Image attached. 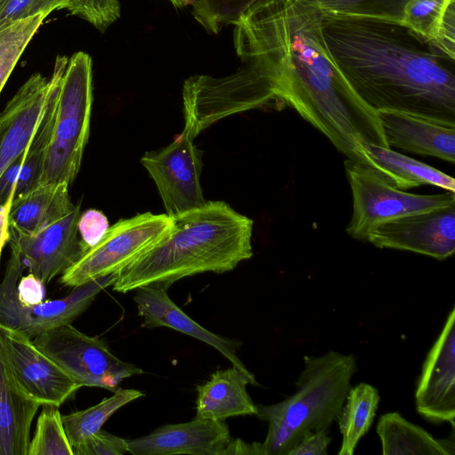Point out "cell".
I'll list each match as a JSON object with an SVG mask.
<instances>
[{"label": "cell", "mask_w": 455, "mask_h": 455, "mask_svg": "<svg viewBox=\"0 0 455 455\" xmlns=\"http://www.w3.org/2000/svg\"><path fill=\"white\" fill-rule=\"evenodd\" d=\"M315 0H257L234 24V47L293 108L347 159L360 144L389 148L377 112L349 85L323 32Z\"/></svg>", "instance_id": "cell-1"}, {"label": "cell", "mask_w": 455, "mask_h": 455, "mask_svg": "<svg viewBox=\"0 0 455 455\" xmlns=\"http://www.w3.org/2000/svg\"><path fill=\"white\" fill-rule=\"evenodd\" d=\"M342 75L374 111H401L455 126V60L402 24L323 15Z\"/></svg>", "instance_id": "cell-2"}, {"label": "cell", "mask_w": 455, "mask_h": 455, "mask_svg": "<svg viewBox=\"0 0 455 455\" xmlns=\"http://www.w3.org/2000/svg\"><path fill=\"white\" fill-rule=\"evenodd\" d=\"M172 228L154 247L116 273L113 289L167 288L205 272L224 273L252 257L253 221L222 201L172 218Z\"/></svg>", "instance_id": "cell-3"}, {"label": "cell", "mask_w": 455, "mask_h": 455, "mask_svg": "<svg viewBox=\"0 0 455 455\" xmlns=\"http://www.w3.org/2000/svg\"><path fill=\"white\" fill-rule=\"evenodd\" d=\"M303 359L295 393L277 403L257 406V416L268 424L263 455H287L308 435L329 432L342 409L356 371L355 355L331 350Z\"/></svg>", "instance_id": "cell-4"}, {"label": "cell", "mask_w": 455, "mask_h": 455, "mask_svg": "<svg viewBox=\"0 0 455 455\" xmlns=\"http://www.w3.org/2000/svg\"><path fill=\"white\" fill-rule=\"evenodd\" d=\"M92 63L86 52L68 60L61 77L52 138L40 184L71 185L80 170L90 133Z\"/></svg>", "instance_id": "cell-5"}, {"label": "cell", "mask_w": 455, "mask_h": 455, "mask_svg": "<svg viewBox=\"0 0 455 455\" xmlns=\"http://www.w3.org/2000/svg\"><path fill=\"white\" fill-rule=\"evenodd\" d=\"M182 100L183 131L194 139L225 117L276 101L269 83L246 63L224 76L188 77L183 84Z\"/></svg>", "instance_id": "cell-6"}, {"label": "cell", "mask_w": 455, "mask_h": 455, "mask_svg": "<svg viewBox=\"0 0 455 455\" xmlns=\"http://www.w3.org/2000/svg\"><path fill=\"white\" fill-rule=\"evenodd\" d=\"M344 166L353 200L352 217L346 232L354 239L366 241L372 228L389 220L455 206L454 192L411 194L395 188L387 178L362 162L347 159Z\"/></svg>", "instance_id": "cell-7"}, {"label": "cell", "mask_w": 455, "mask_h": 455, "mask_svg": "<svg viewBox=\"0 0 455 455\" xmlns=\"http://www.w3.org/2000/svg\"><path fill=\"white\" fill-rule=\"evenodd\" d=\"M172 218L145 212L121 220L108 228L101 240L87 249L60 278L76 287L95 278L116 274L163 240L172 228Z\"/></svg>", "instance_id": "cell-8"}, {"label": "cell", "mask_w": 455, "mask_h": 455, "mask_svg": "<svg viewBox=\"0 0 455 455\" xmlns=\"http://www.w3.org/2000/svg\"><path fill=\"white\" fill-rule=\"evenodd\" d=\"M10 249V258L0 283V323L23 331L31 339L71 323L89 307L102 290L113 285L116 280V274L100 276L74 287L62 299L24 306L17 298L16 286L25 267L18 251L11 245Z\"/></svg>", "instance_id": "cell-9"}, {"label": "cell", "mask_w": 455, "mask_h": 455, "mask_svg": "<svg viewBox=\"0 0 455 455\" xmlns=\"http://www.w3.org/2000/svg\"><path fill=\"white\" fill-rule=\"evenodd\" d=\"M33 340L81 387L115 392L124 379L143 373L140 368L116 357L103 339L88 336L71 323L49 330Z\"/></svg>", "instance_id": "cell-10"}, {"label": "cell", "mask_w": 455, "mask_h": 455, "mask_svg": "<svg viewBox=\"0 0 455 455\" xmlns=\"http://www.w3.org/2000/svg\"><path fill=\"white\" fill-rule=\"evenodd\" d=\"M187 132L168 146L147 152L141 164L155 181L166 214L172 218L205 204L200 184L203 152Z\"/></svg>", "instance_id": "cell-11"}, {"label": "cell", "mask_w": 455, "mask_h": 455, "mask_svg": "<svg viewBox=\"0 0 455 455\" xmlns=\"http://www.w3.org/2000/svg\"><path fill=\"white\" fill-rule=\"evenodd\" d=\"M0 350L20 387L43 406L60 407L81 388L33 339L1 323Z\"/></svg>", "instance_id": "cell-12"}, {"label": "cell", "mask_w": 455, "mask_h": 455, "mask_svg": "<svg viewBox=\"0 0 455 455\" xmlns=\"http://www.w3.org/2000/svg\"><path fill=\"white\" fill-rule=\"evenodd\" d=\"M366 241L378 248L407 251L443 260L455 251V206L384 221L371 229Z\"/></svg>", "instance_id": "cell-13"}, {"label": "cell", "mask_w": 455, "mask_h": 455, "mask_svg": "<svg viewBox=\"0 0 455 455\" xmlns=\"http://www.w3.org/2000/svg\"><path fill=\"white\" fill-rule=\"evenodd\" d=\"M80 214L77 204L63 218L36 233L24 235L10 229L9 245L18 251L25 269L44 284L71 267L85 251L78 237Z\"/></svg>", "instance_id": "cell-14"}, {"label": "cell", "mask_w": 455, "mask_h": 455, "mask_svg": "<svg viewBox=\"0 0 455 455\" xmlns=\"http://www.w3.org/2000/svg\"><path fill=\"white\" fill-rule=\"evenodd\" d=\"M455 308L428 351L415 390L416 410L432 423L455 419Z\"/></svg>", "instance_id": "cell-15"}, {"label": "cell", "mask_w": 455, "mask_h": 455, "mask_svg": "<svg viewBox=\"0 0 455 455\" xmlns=\"http://www.w3.org/2000/svg\"><path fill=\"white\" fill-rule=\"evenodd\" d=\"M232 441L224 420L196 417L186 423L165 425L148 435L127 440L132 455H222Z\"/></svg>", "instance_id": "cell-16"}, {"label": "cell", "mask_w": 455, "mask_h": 455, "mask_svg": "<svg viewBox=\"0 0 455 455\" xmlns=\"http://www.w3.org/2000/svg\"><path fill=\"white\" fill-rule=\"evenodd\" d=\"M50 79L33 74L0 113V175L28 148L44 114Z\"/></svg>", "instance_id": "cell-17"}, {"label": "cell", "mask_w": 455, "mask_h": 455, "mask_svg": "<svg viewBox=\"0 0 455 455\" xmlns=\"http://www.w3.org/2000/svg\"><path fill=\"white\" fill-rule=\"evenodd\" d=\"M135 291H137L133 299L138 314L143 318V327H169L197 339L220 352L233 366L246 375L254 377L236 354L242 344L240 341L214 334L198 324L170 299L164 288L146 285Z\"/></svg>", "instance_id": "cell-18"}, {"label": "cell", "mask_w": 455, "mask_h": 455, "mask_svg": "<svg viewBox=\"0 0 455 455\" xmlns=\"http://www.w3.org/2000/svg\"><path fill=\"white\" fill-rule=\"evenodd\" d=\"M386 140L391 147L455 161V126L401 111H377Z\"/></svg>", "instance_id": "cell-19"}, {"label": "cell", "mask_w": 455, "mask_h": 455, "mask_svg": "<svg viewBox=\"0 0 455 455\" xmlns=\"http://www.w3.org/2000/svg\"><path fill=\"white\" fill-rule=\"evenodd\" d=\"M40 406L20 387L0 350V455H28L31 425Z\"/></svg>", "instance_id": "cell-20"}, {"label": "cell", "mask_w": 455, "mask_h": 455, "mask_svg": "<svg viewBox=\"0 0 455 455\" xmlns=\"http://www.w3.org/2000/svg\"><path fill=\"white\" fill-rule=\"evenodd\" d=\"M248 384L259 385L255 377L235 366L216 371L207 382L196 387V417L225 420L234 416L257 415V405L246 389Z\"/></svg>", "instance_id": "cell-21"}, {"label": "cell", "mask_w": 455, "mask_h": 455, "mask_svg": "<svg viewBox=\"0 0 455 455\" xmlns=\"http://www.w3.org/2000/svg\"><path fill=\"white\" fill-rule=\"evenodd\" d=\"M359 162L371 167L402 190L432 185L455 192V180L451 176L390 148L360 144Z\"/></svg>", "instance_id": "cell-22"}, {"label": "cell", "mask_w": 455, "mask_h": 455, "mask_svg": "<svg viewBox=\"0 0 455 455\" xmlns=\"http://www.w3.org/2000/svg\"><path fill=\"white\" fill-rule=\"evenodd\" d=\"M68 188L66 183L40 184L14 196L8 212L10 229L30 235L63 218L75 207Z\"/></svg>", "instance_id": "cell-23"}, {"label": "cell", "mask_w": 455, "mask_h": 455, "mask_svg": "<svg viewBox=\"0 0 455 455\" xmlns=\"http://www.w3.org/2000/svg\"><path fill=\"white\" fill-rule=\"evenodd\" d=\"M68 61V60L65 56L56 58L53 73L50 78L47 103L38 127L25 150L14 196L26 193L40 185L55 120L60 84Z\"/></svg>", "instance_id": "cell-24"}, {"label": "cell", "mask_w": 455, "mask_h": 455, "mask_svg": "<svg viewBox=\"0 0 455 455\" xmlns=\"http://www.w3.org/2000/svg\"><path fill=\"white\" fill-rule=\"evenodd\" d=\"M376 432L383 455H453L454 443L439 440L421 427L404 419L398 412L379 417Z\"/></svg>", "instance_id": "cell-25"}, {"label": "cell", "mask_w": 455, "mask_h": 455, "mask_svg": "<svg viewBox=\"0 0 455 455\" xmlns=\"http://www.w3.org/2000/svg\"><path fill=\"white\" fill-rule=\"evenodd\" d=\"M379 390L368 384L359 383L350 387L338 423L342 436L339 455H352L360 439L371 428L379 407Z\"/></svg>", "instance_id": "cell-26"}, {"label": "cell", "mask_w": 455, "mask_h": 455, "mask_svg": "<svg viewBox=\"0 0 455 455\" xmlns=\"http://www.w3.org/2000/svg\"><path fill=\"white\" fill-rule=\"evenodd\" d=\"M142 396L144 394L137 389L117 388L112 396L96 405L63 415V426L71 446L95 434L120 408Z\"/></svg>", "instance_id": "cell-27"}, {"label": "cell", "mask_w": 455, "mask_h": 455, "mask_svg": "<svg viewBox=\"0 0 455 455\" xmlns=\"http://www.w3.org/2000/svg\"><path fill=\"white\" fill-rule=\"evenodd\" d=\"M323 15L402 24L407 0H315Z\"/></svg>", "instance_id": "cell-28"}, {"label": "cell", "mask_w": 455, "mask_h": 455, "mask_svg": "<svg viewBox=\"0 0 455 455\" xmlns=\"http://www.w3.org/2000/svg\"><path fill=\"white\" fill-rule=\"evenodd\" d=\"M44 18L38 14L0 28V92Z\"/></svg>", "instance_id": "cell-29"}, {"label": "cell", "mask_w": 455, "mask_h": 455, "mask_svg": "<svg viewBox=\"0 0 455 455\" xmlns=\"http://www.w3.org/2000/svg\"><path fill=\"white\" fill-rule=\"evenodd\" d=\"M28 455H74L57 406H44L30 438Z\"/></svg>", "instance_id": "cell-30"}, {"label": "cell", "mask_w": 455, "mask_h": 455, "mask_svg": "<svg viewBox=\"0 0 455 455\" xmlns=\"http://www.w3.org/2000/svg\"><path fill=\"white\" fill-rule=\"evenodd\" d=\"M455 0H407L402 25L431 44L436 38L445 13Z\"/></svg>", "instance_id": "cell-31"}, {"label": "cell", "mask_w": 455, "mask_h": 455, "mask_svg": "<svg viewBox=\"0 0 455 455\" xmlns=\"http://www.w3.org/2000/svg\"><path fill=\"white\" fill-rule=\"evenodd\" d=\"M257 0H191L192 14L211 35L234 25Z\"/></svg>", "instance_id": "cell-32"}, {"label": "cell", "mask_w": 455, "mask_h": 455, "mask_svg": "<svg viewBox=\"0 0 455 455\" xmlns=\"http://www.w3.org/2000/svg\"><path fill=\"white\" fill-rule=\"evenodd\" d=\"M75 0H7L0 9V28L20 20L68 9Z\"/></svg>", "instance_id": "cell-33"}, {"label": "cell", "mask_w": 455, "mask_h": 455, "mask_svg": "<svg viewBox=\"0 0 455 455\" xmlns=\"http://www.w3.org/2000/svg\"><path fill=\"white\" fill-rule=\"evenodd\" d=\"M74 455H124L127 440L100 429L84 441L72 446Z\"/></svg>", "instance_id": "cell-34"}, {"label": "cell", "mask_w": 455, "mask_h": 455, "mask_svg": "<svg viewBox=\"0 0 455 455\" xmlns=\"http://www.w3.org/2000/svg\"><path fill=\"white\" fill-rule=\"evenodd\" d=\"M109 228L106 215L95 209L80 214L77 229L85 251L98 243Z\"/></svg>", "instance_id": "cell-35"}, {"label": "cell", "mask_w": 455, "mask_h": 455, "mask_svg": "<svg viewBox=\"0 0 455 455\" xmlns=\"http://www.w3.org/2000/svg\"><path fill=\"white\" fill-rule=\"evenodd\" d=\"M44 285L30 273L27 275H22L16 286L19 301L24 306H33L43 302L45 295Z\"/></svg>", "instance_id": "cell-36"}, {"label": "cell", "mask_w": 455, "mask_h": 455, "mask_svg": "<svg viewBox=\"0 0 455 455\" xmlns=\"http://www.w3.org/2000/svg\"><path fill=\"white\" fill-rule=\"evenodd\" d=\"M25 152L16 157L0 175V206L10 204L15 194Z\"/></svg>", "instance_id": "cell-37"}, {"label": "cell", "mask_w": 455, "mask_h": 455, "mask_svg": "<svg viewBox=\"0 0 455 455\" xmlns=\"http://www.w3.org/2000/svg\"><path fill=\"white\" fill-rule=\"evenodd\" d=\"M331 441L328 432H315L302 439L287 455H327Z\"/></svg>", "instance_id": "cell-38"}, {"label": "cell", "mask_w": 455, "mask_h": 455, "mask_svg": "<svg viewBox=\"0 0 455 455\" xmlns=\"http://www.w3.org/2000/svg\"><path fill=\"white\" fill-rule=\"evenodd\" d=\"M228 454H254L263 455L261 449V443L255 442L252 443H247L240 439L233 440L222 451V455Z\"/></svg>", "instance_id": "cell-39"}, {"label": "cell", "mask_w": 455, "mask_h": 455, "mask_svg": "<svg viewBox=\"0 0 455 455\" xmlns=\"http://www.w3.org/2000/svg\"><path fill=\"white\" fill-rule=\"evenodd\" d=\"M175 7L183 8L190 4L191 0H169Z\"/></svg>", "instance_id": "cell-40"}, {"label": "cell", "mask_w": 455, "mask_h": 455, "mask_svg": "<svg viewBox=\"0 0 455 455\" xmlns=\"http://www.w3.org/2000/svg\"><path fill=\"white\" fill-rule=\"evenodd\" d=\"M7 0H0V9L2 8V6L4 4V3L6 2Z\"/></svg>", "instance_id": "cell-41"}]
</instances>
